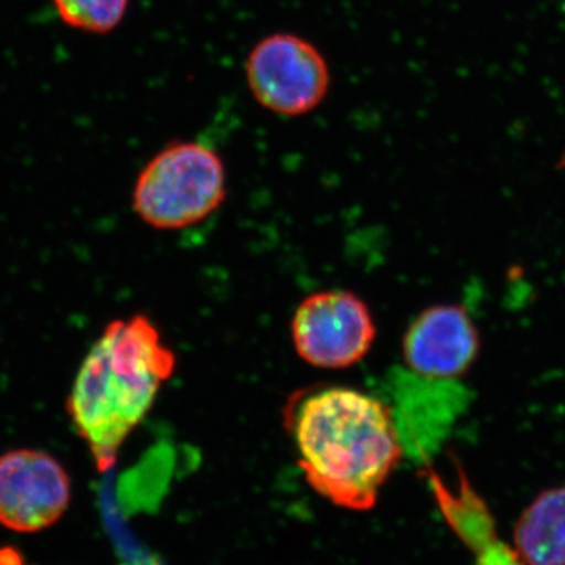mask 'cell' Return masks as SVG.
I'll return each instance as SVG.
<instances>
[{"label": "cell", "instance_id": "cell-10", "mask_svg": "<svg viewBox=\"0 0 565 565\" xmlns=\"http://www.w3.org/2000/svg\"><path fill=\"white\" fill-rule=\"evenodd\" d=\"M471 550L476 552V565H525L515 550L498 541L497 533L490 534Z\"/></svg>", "mask_w": 565, "mask_h": 565}, {"label": "cell", "instance_id": "cell-1", "mask_svg": "<svg viewBox=\"0 0 565 565\" xmlns=\"http://www.w3.org/2000/svg\"><path fill=\"white\" fill-rule=\"evenodd\" d=\"M285 426L305 481L348 511H371L403 459L390 408L349 386H326L291 401Z\"/></svg>", "mask_w": 565, "mask_h": 565}, {"label": "cell", "instance_id": "cell-11", "mask_svg": "<svg viewBox=\"0 0 565 565\" xmlns=\"http://www.w3.org/2000/svg\"><path fill=\"white\" fill-rule=\"evenodd\" d=\"M564 166H565V156H564V161H563Z\"/></svg>", "mask_w": 565, "mask_h": 565}, {"label": "cell", "instance_id": "cell-3", "mask_svg": "<svg viewBox=\"0 0 565 565\" xmlns=\"http://www.w3.org/2000/svg\"><path fill=\"white\" fill-rule=\"evenodd\" d=\"M226 170L203 141H173L147 162L132 189V210L151 228L173 232L206 221L225 202Z\"/></svg>", "mask_w": 565, "mask_h": 565}, {"label": "cell", "instance_id": "cell-2", "mask_svg": "<svg viewBox=\"0 0 565 565\" xmlns=\"http://www.w3.org/2000/svg\"><path fill=\"white\" fill-rule=\"evenodd\" d=\"M178 356L143 315L111 321L92 345L66 401L71 423L102 473L150 414Z\"/></svg>", "mask_w": 565, "mask_h": 565}, {"label": "cell", "instance_id": "cell-9", "mask_svg": "<svg viewBox=\"0 0 565 565\" xmlns=\"http://www.w3.org/2000/svg\"><path fill=\"white\" fill-rule=\"evenodd\" d=\"M131 0H52L66 28L90 35H107L120 28Z\"/></svg>", "mask_w": 565, "mask_h": 565}, {"label": "cell", "instance_id": "cell-6", "mask_svg": "<svg viewBox=\"0 0 565 565\" xmlns=\"http://www.w3.org/2000/svg\"><path fill=\"white\" fill-rule=\"evenodd\" d=\"M71 501L65 467L40 449L0 456V523L17 533H39L62 519Z\"/></svg>", "mask_w": 565, "mask_h": 565}, {"label": "cell", "instance_id": "cell-4", "mask_svg": "<svg viewBox=\"0 0 565 565\" xmlns=\"http://www.w3.org/2000/svg\"><path fill=\"white\" fill-rule=\"evenodd\" d=\"M245 81L255 102L280 117H303L318 109L332 85L322 52L296 33L264 36L248 52Z\"/></svg>", "mask_w": 565, "mask_h": 565}, {"label": "cell", "instance_id": "cell-5", "mask_svg": "<svg viewBox=\"0 0 565 565\" xmlns=\"http://www.w3.org/2000/svg\"><path fill=\"white\" fill-rule=\"evenodd\" d=\"M297 355L319 370H345L373 348L377 329L363 299L344 289L305 297L291 322Z\"/></svg>", "mask_w": 565, "mask_h": 565}, {"label": "cell", "instance_id": "cell-8", "mask_svg": "<svg viewBox=\"0 0 565 565\" xmlns=\"http://www.w3.org/2000/svg\"><path fill=\"white\" fill-rule=\"evenodd\" d=\"M515 552L526 565H565V484L545 490L516 522Z\"/></svg>", "mask_w": 565, "mask_h": 565}, {"label": "cell", "instance_id": "cell-7", "mask_svg": "<svg viewBox=\"0 0 565 565\" xmlns=\"http://www.w3.org/2000/svg\"><path fill=\"white\" fill-rule=\"evenodd\" d=\"M479 338L467 311L452 305L424 310L404 334V362L426 379H456L475 362Z\"/></svg>", "mask_w": 565, "mask_h": 565}]
</instances>
